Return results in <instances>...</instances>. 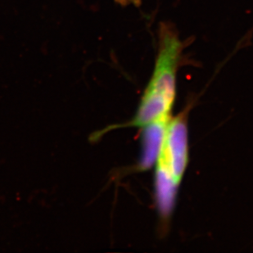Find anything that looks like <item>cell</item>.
<instances>
[{"label":"cell","instance_id":"277c9868","mask_svg":"<svg viewBox=\"0 0 253 253\" xmlns=\"http://www.w3.org/2000/svg\"><path fill=\"white\" fill-rule=\"evenodd\" d=\"M117 4L122 5V6H134V7H139L142 2V0H114Z\"/></svg>","mask_w":253,"mask_h":253},{"label":"cell","instance_id":"6da1fadb","mask_svg":"<svg viewBox=\"0 0 253 253\" xmlns=\"http://www.w3.org/2000/svg\"><path fill=\"white\" fill-rule=\"evenodd\" d=\"M187 45L188 43L179 39L173 26L161 23L153 74L143 92L136 114L127 124L128 126L143 128L171 117L170 111L176 94L177 72Z\"/></svg>","mask_w":253,"mask_h":253},{"label":"cell","instance_id":"7a4b0ae2","mask_svg":"<svg viewBox=\"0 0 253 253\" xmlns=\"http://www.w3.org/2000/svg\"><path fill=\"white\" fill-rule=\"evenodd\" d=\"M189 163L187 116L169 119L156 160V203L161 217L169 220L174 209L177 189Z\"/></svg>","mask_w":253,"mask_h":253},{"label":"cell","instance_id":"3957f363","mask_svg":"<svg viewBox=\"0 0 253 253\" xmlns=\"http://www.w3.org/2000/svg\"><path fill=\"white\" fill-rule=\"evenodd\" d=\"M169 119L153 122L142 128L143 136L141 169H148L155 163Z\"/></svg>","mask_w":253,"mask_h":253}]
</instances>
